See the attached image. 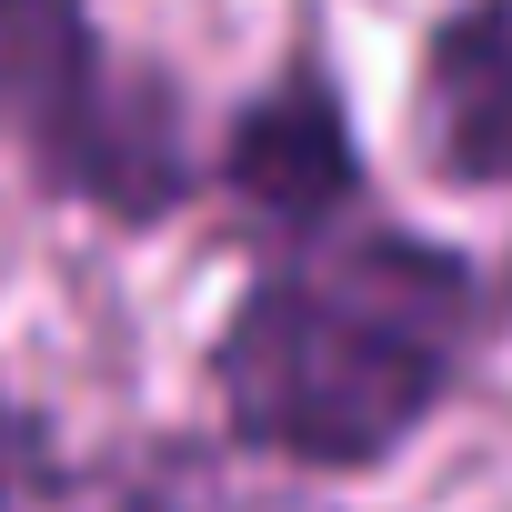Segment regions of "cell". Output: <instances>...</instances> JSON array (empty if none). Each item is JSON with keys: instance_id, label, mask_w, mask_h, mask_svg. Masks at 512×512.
Here are the masks:
<instances>
[{"instance_id": "cell-1", "label": "cell", "mask_w": 512, "mask_h": 512, "mask_svg": "<svg viewBox=\"0 0 512 512\" xmlns=\"http://www.w3.org/2000/svg\"><path fill=\"white\" fill-rule=\"evenodd\" d=\"M482 262L392 211H352L312 241L262 251V272L211 332V402L231 452L362 482L392 472L472 382Z\"/></svg>"}, {"instance_id": "cell-2", "label": "cell", "mask_w": 512, "mask_h": 512, "mask_svg": "<svg viewBox=\"0 0 512 512\" xmlns=\"http://www.w3.org/2000/svg\"><path fill=\"white\" fill-rule=\"evenodd\" d=\"M0 141H21L41 191L121 231H161L201 191L181 81L121 61L91 0H0Z\"/></svg>"}, {"instance_id": "cell-3", "label": "cell", "mask_w": 512, "mask_h": 512, "mask_svg": "<svg viewBox=\"0 0 512 512\" xmlns=\"http://www.w3.org/2000/svg\"><path fill=\"white\" fill-rule=\"evenodd\" d=\"M201 191H221L231 221L262 241V251L312 241V231L372 211L362 121H352V91H342L322 31H292L282 71H272L262 91H241V101H231L221 151L201 161Z\"/></svg>"}, {"instance_id": "cell-4", "label": "cell", "mask_w": 512, "mask_h": 512, "mask_svg": "<svg viewBox=\"0 0 512 512\" xmlns=\"http://www.w3.org/2000/svg\"><path fill=\"white\" fill-rule=\"evenodd\" d=\"M412 151L442 191H512V0H442L412 51Z\"/></svg>"}, {"instance_id": "cell-5", "label": "cell", "mask_w": 512, "mask_h": 512, "mask_svg": "<svg viewBox=\"0 0 512 512\" xmlns=\"http://www.w3.org/2000/svg\"><path fill=\"white\" fill-rule=\"evenodd\" d=\"M61 482H71V462H61L51 412L0 392V512H41V502H61Z\"/></svg>"}, {"instance_id": "cell-6", "label": "cell", "mask_w": 512, "mask_h": 512, "mask_svg": "<svg viewBox=\"0 0 512 512\" xmlns=\"http://www.w3.org/2000/svg\"><path fill=\"white\" fill-rule=\"evenodd\" d=\"M111 512H312V502H282V492H231V482H211L191 452H161Z\"/></svg>"}]
</instances>
